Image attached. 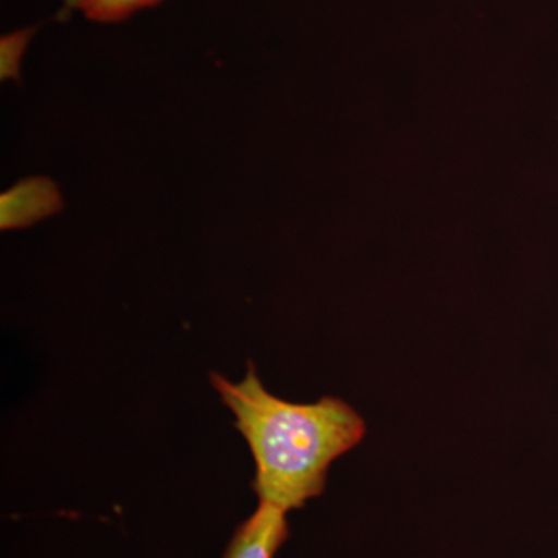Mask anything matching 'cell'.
Wrapping results in <instances>:
<instances>
[{
	"label": "cell",
	"instance_id": "1",
	"mask_svg": "<svg viewBox=\"0 0 558 558\" xmlns=\"http://www.w3.org/2000/svg\"><path fill=\"white\" fill-rule=\"evenodd\" d=\"M255 461L253 490L259 505L288 513L325 492L330 465L355 449L366 435L365 418L337 398L293 403L264 388L248 363L242 381L209 376Z\"/></svg>",
	"mask_w": 558,
	"mask_h": 558
},
{
	"label": "cell",
	"instance_id": "3",
	"mask_svg": "<svg viewBox=\"0 0 558 558\" xmlns=\"http://www.w3.org/2000/svg\"><path fill=\"white\" fill-rule=\"evenodd\" d=\"M288 537L286 512L259 505L236 529L222 558H274Z\"/></svg>",
	"mask_w": 558,
	"mask_h": 558
},
{
	"label": "cell",
	"instance_id": "2",
	"mask_svg": "<svg viewBox=\"0 0 558 558\" xmlns=\"http://www.w3.org/2000/svg\"><path fill=\"white\" fill-rule=\"evenodd\" d=\"M62 207L64 202L53 180L25 179L0 196V227L2 230L25 229L60 213Z\"/></svg>",
	"mask_w": 558,
	"mask_h": 558
},
{
	"label": "cell",
	"instance_id": "4",
	"mask_svg": "<svg viewBox=\"0 0 558 558\" xmlns=\"http://www.w3.org/2000/svg\"><path fill=\"white\" fill-rule=\"evenodd\" d=\"M160 2L161 0H68L65 9L78 10L89 21L112 24L128 20L135 11Z\"/></svg>",
	"mask_w": 558,
	"mask_h": 558
},
{
	"label": "cell",
	"instance_id": "5",
	"mask_svg": "<svg viewBox=\"0 0 558 558\" xmlns=\"http://www.w3.org/2000/svg\"><path fill=\"white\" fill-rule=\"evenodd\" d=\"M33 31H22L2 38V80L20 78L22 53L31 40Z\"/></svg>",
	"mask_w": 558,
	"mask_h": 558
}]
</instances>
